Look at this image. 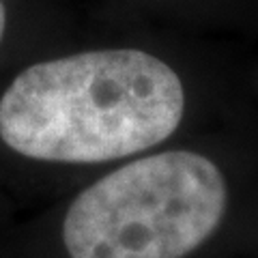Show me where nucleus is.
I'll use <instances>...</instances> for the list:
<instances>
[{
  "mask_svg": "<svg viewBox=\"0 0 258 258\" xmlns=\"http://www.w3.org/2000/svg\"><path fill=\"white\" fill-rule=\"evenodd\" d=\"M181 78L142 50H97L24 69L0 99V138L30 159L99 164L179 127Z\"/></svg>",
  "mask_w": 258,
  "mask_h": 258,
  "instance_id": "nucleus-1",
  "label": "nucleus"
},
{
  "mask_svg": "<svg viewBox=\"0 0 258 258\" xmlns=\"http://www.w3.org/2000/svg\"><path fill=\"white\" fill-rule=\"evenodd\" d=\"M5 24H7V11H5V0H0V41L5 35Z\"/></svg>",
  "mask_w": 258,
  "mask_h": 258,
  "instance_id": "nucleus-3",
  "label": "nucleus"
},
{
  "mask_svg": "<svg viewBox=\"0 0 258 258\" xmlns=\"http://www.w3.org/2000/svg\"><path fill=\"white\" fill-rule=\"evenodd\" d=\"M226 181L211 159L166 151L110 172L71 203L62 241L71 258H183L215 232Z\"/></svg>",
  "mask_w": 258,
  "mask_h": 258,
  "instance_id": "nucleus-2",
  "label": "nucleus"
}]
</instances>
